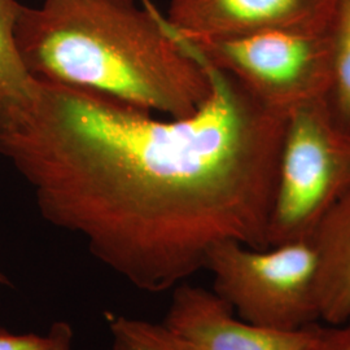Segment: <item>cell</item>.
<instances>
[{
	"label": "cell",
	"mask_w": 350,
	"mask_h": 350,
	"mask_svg": "<svg viewBox=\"0 0 350 350\" xmlns=\"http://www.w3.org/2000/svg\"><path fill=\"white\" fill-rule=\"evenodd\" d=\"M205 64L212 92L187 117L37 81L27 112L0 133L42 217L143 292L187 282L218 243L269 248L288 118Z\"/></svg>",
	"instance_id": "obj_1"
},
{
	"label": "cell",
	"mask_w": 350,
	"mask_h": 350,
	"mask_svg": "<svg viewBox=\"0 0 350 350\" xmlns=\"http://www.w3.org/2000/svg\"><path fill=\"white\" fill-rule=\"evenodd\" d=\"M16 43L37 81L167 118L196 112L209 69L165 16L135 0H43L23 7Z\"/></svg>",
	"instance_id": "obj_2"
},
{
	"label": "cell",
	"mask_w": 350,
	"mask_h": 350,
	"mask_svg": "<svg viewBox=\"0 0 350 350\" xmlns=\"http://www.w3.org/2000/svg\"><path fill=\"white\" fill-rule=\"evenodd\" d=\"M204 270L212 274L213 292L250 323L297 331L322 322L312 240L265 250L227 240L209 250Z\"/></svg>",
	"instance_id": "obj_3"
},
{
	"label": "cell",
	"mask_w": 350,
	"mask_h": 350,
	"mask_svg": "<svg viewBox=\"0 0 350 350\" xmlns=\"http://www.w3.org/2000/svg\"><path fill=\"white\" fill-rule=\"evenodd\" d=\"M350 195V133L325 101L292 113L282 144L269 247L313 238L329 211Z\"/></svg>",
	"instance_id": "obj_4"
},
{
	"label": "cell",
	"mask_w": 350,
	"mask_h": 350,
	"mask_svg": "<svg viewBox=\"0 0 350 350\" xmlns=\"http://www.w3.org/2000/svg\"><path fill=\"white\" fill-rule=\"evenodd\" d=\"M328 29L186 40L205 63L235 78L266 109L288 118L304 107L325 101L331 81Z\"/></svg>",
	"instance_id": "obj_5"
},
{
	"label": "cell",
	"mask_w": 350,
	"mask_h": 350,
	"mask_svg": "<svg viewBox=\"0 0 350 350\" xmlns=\"http://www.w3.org/2000/svg\"><path fill=\"white\" fill-rule=\"evenodd\" d=\"M335 0H172L169 25L187 40H219L269 31H325Z\"/></svg>",
	"instance_id": "obj_6"
},
{
	"label": "cell",
	"mask_w": 350,
	"mask_h": 350,
	"mask_svg": "<svg viewBox=\"0 0 350 350\" xmlns=\"http://www.w3.org/2000/svg\"><path fill=\"white\" fill-rule=\"evenodd\" d=\"M163 323L198 350H312L325 325L279 331L239 318L213 289L187 282L173 289Z\"/></svg>",
	"instance_id": "obj_7"
},
{
	"label": "cell",
	"mask_w": 350,
	"mask_h": 350,
	"mask_svg": "<svg viewBox=\"0 0 350 350\" xmlns=\"http://www.w3.org/2000/svg\"><path fill=\"white\" fill-rule=\"evenodd\" d=\"M319 261L321 319L344 325L350 319V195L335 205L310 239Z\"/></svg>",
	"instance_id": "obj_8"
},
{
	"label": "cell",
	"mask_w": 350,
	"mask_h": 350,
	"mask_svg": "<svg viewBox=\"0 0 350 350\" xmlns=\"http://www.w3.org/2000/svg\"><path fill=\"white\" fill-rule=\"evenodd\" d=\"M23 7L17 0H0V131L24 117L37 90V79L26 69L16 43Z\"/></svg>",
	"instance_id": "obj_9"
},
{
	"label": "cell",
	"mask_w": 350,
	"mask_h": 350,
	"mask_svg": "<svg viewBox=\"0 0 350 350\" xmlns=\"http://www.w3.org/2000/svg\"><path fill=\"white\" fill-rule=\"evenodd\" d=\"M328 30L331 81L325 107L332 120L350 133V0H335Z\"/></svg>",
	"instance_id": "obj_10"
},
{
	"label": "cell",
	"mask_w": 350,
	"mask_h": 350,
	"mask_svg": "<svg viewBox=\"0 0 350 350\" xmlns=\"http://www.w3.org/2000/svg\"><path fill=\"white\" fill-rule=\"evenodd\" d=\"M112 350H198L165 323L107 314Z\"/></svg>",
	"instance_id": "obj_11"
},
{
	"label": "cell",
	"mask_w": 350,
	"mask_h": 350,
	"mask_svg": "<svg viewBox=\"0 0 350 350\" xmlns=\"http://www.w3.org/2000/svg\"><path fill=\"white\" fill-rule=\"evenodd\" d=\"M50 334L42 336L36 334H12L0 328V350H50Z\"/></svg>",
	"instance_id": "obj_12"
},
{
	"label": "cell",
	"mask_w": 350,
	"mask_h": 350,
	"mask_svg": "<svg viewBox=\"0 0 350 350\" xmlns=\"http://www.w3.org/2000/svg\"><path fill=\"white\" fill-rule=\"evenodd\" d=\"M312 350H350V325H325Z\"/></svg>",
	"instance_id": "obj_13"
},
{
	"label": "cell",
	"mask_w": 350,
	"mask_h": 350,
	"mask_svg": "<svg viewBox=\"0 0 350 350\" xmlns=\"http://www.w3.org/2000/svg\"><path fill=\"white\" fill-rule=\"evenodd\" d=\"M49 334L52 338L50 350H72L73 328L68 322L59 321L51 325Z\"/></svg>",
	"instance_id": "obj_14"
},
{
	"label": "cell",
	"mask_w": 350,
	"mask_h": 350,
	"mask_svg": "<svg viewBox=\"0 0 350 350\" xmlns=\"http://www.w3.org/2000/svg\"><path fill=\"white\" fill-rule=\"evenodd\" d=\"M11 283H10V279H8V276L5 275V274H3L1 271H0V287H3V286H10Z\"/></svg>",
	"instance_id": "obj_15"
},
{
	"label": "cell",
	"mask_w": 350,
	"mask_h": 350,
	"mask_svg": "<svg viewBox=\"0 0 350 350\" xmlns=\"http://www.w3.org/2000/svg\"><path fill=\"white\" fill-rule=\"evenodd\" d=\"M347 325H350V319H349V322H348V323H347Z\"/></svg>",
	"instance_id": "obj_16"
}]
</instances>
